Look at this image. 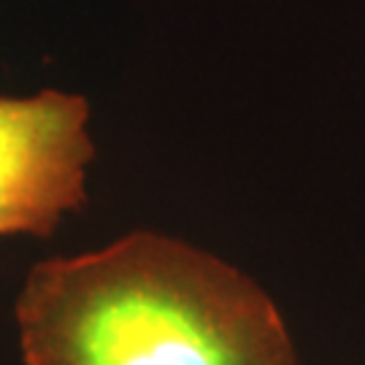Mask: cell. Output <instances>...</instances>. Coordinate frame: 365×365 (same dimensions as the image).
<instances>
[{
	"label": "cell",
	"mask_w": 365,
	"mask_h": 365,
	"mask_svg": "<svg viewBox=\"0 0 365 365\" xmlns=\"http://www.w3.org/2000/svg\"><path fill=\"white\" fill-rule=\"evenodd\" d=\"M16 325L25 365H298L255 279L152 230L33 265Z\"/></svg>",
	"instance_id": "obj_1"
},
{
	"label": "cell",
	"mask_w": 365,
	"mask_h": 365,
	"mask_svg": "<svg viewBox=\"0 0 365 365\" xmlns=\"http://www.w3.org/2000/svg\"><path fill=\"white\" fill-rule=\"evenodd\" d=\"M92 157L90 103L81 95H0V238L52 235L68 211L81 209Z\"/></svg>",
	"instance_id": "obj_2"
}]
</instances>
